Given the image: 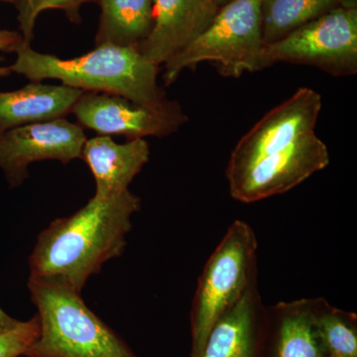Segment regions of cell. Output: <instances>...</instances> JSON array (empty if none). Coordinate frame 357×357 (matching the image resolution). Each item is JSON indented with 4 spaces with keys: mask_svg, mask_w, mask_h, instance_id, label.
<instances>
[{
    "mask_svg": "<svg viewBox=\"0 0 357 357\" xmlns=\"http://www.w3.org/2000/svg\"><path fill=\"white\" fill-rule=\"evenodd\" d=\"M40 333L27 357H136L112 328L91 311L81 292L61 282L29 278Z\"/></svg>",
    "mask_w": 357,
    "mask_h": 357,
    "instance_id": "3957f363",
    "label": "cell"
},
{
    "mask_svg": "<svg viewBox=\"0 0 357 357\" xmlns=\"http://www.w3.org/2000/svg\"><path fill=\"white\" fill-rule=\"evenodd\" d=\"M267 324L255 281L211 328L201 357H264Z\"/></svg>",
    "mask_w": 357,
    "mask_h": 357,
    "instance_id": "7c38bea8",
    "label": "cell"
},
{
    "mask_svg": "<svg viewBox=\"0 0 357 357\" xmlns=\"http://www.w3.org/2000/svg\"><path fill=\"white\" fill-rule=\"evenodd\" d=\"M21 321L8 316L3 310L0 307V333H4L13 331L20 325Z\"/></svg>",
    "mask_w": 357,
    "mask_h": 357,
    "instance_id": "7402d4cb",
    "label": "cell"
},
{
    "mask_svg": "<svg viewBox=\"0 0 357 357\" xmlns=\"http://www.w3.org/2000/svg\"><path fill=\"white\" fill-rule=\"evenodd\" d=\"M354 2L356 0H262L263 44L275 43L310 21Z\"/></svg>",
    "mask_w": 357,
    "mask_h": 357,
    "instance_id": "e0dca14e",
    "label": "cell"
},
{
    "mask_svg": "<svg viewBox=\"0 0 357 357\" xmlns=\"http://www.w3.org/2000/svg\"><path fill=\"white\" fill-rule=\"evenodd\" d=\"M86 140L84 128L65 117L13 128L0 134V169L9 185L18 187L33 162L81 159Z\"/></svg>",
    "mask_w": 357,
    "mask_h": 357,
    "instance_id": "9c48e42d",
    "label": "cell"
},
{
    "mask_svg": "<svg viewBox=\"0 0 357 357\" xmlns=\"http://www.w3.org/2000/svg\"><path fill=\"white\" fill-rule=\"evenodd\" d=\"M321 96L314 89L301 88L285 102L267 112L241 138L227 166L285 151L314 132L321 110Z\"/></svg>",
    "mask_w": 357,
    "mask_h": 357,
    "instance_id": "30bf717a",
    "label": "cell"
},
{
    "mask_svg": "<svg viewBox=\"0 0 357 357\" xmlns=\"http://www.w3.org/2000/svg\"><path fill=\"white\" fill-rule=\"evenodd\" d=\"M317 335L326 357H357V317L318 298L314 310Z\"/></svg>",
    "mask_w": 357,
    "mask_h": 357,
    "instance_id": "ac0fdd59",
    "label": "cell"
},
{
    "mask_svg": "<svg viewBox=\"0 0 357 357\" xmlns=\"http://www.w3.org/2000/svg\"><path fill=\"white\" fill-rule=\"evenodd\" d=\"M149 157V144L144 138L117 143L109 135L86 140L81 154L95 178L98 198H109L128 191L129 185Z\"/></svg>",
    "mask_w": 357,
    "mask_h": 357,
    "instance_id": "4fadbf2b",
    "label": "cell"
},
{
    "mask_svg": "<svg viewBox=\"0 0 357 357\" xmlns=\"http://www.w3.org/2000/svg\"><path fill=\"white\" fill-rule=\"evenodd\" d=\"M23 39L22 34L18 31H11V30L0 29V53H13L16 47L20 46ZM0 61H3V57L0 56ZM11 70L8 67H0V77H7L11 74Z\"/></svg>",
    "mask_w": 357,
    "mask_h": 357,
    "instance_id": "44dd1931",
    "label": "cell"
},
{
    "mask_svg": "<svg viewBox=\"0 0 357 357\" xmlns=\"http://www.w3.org/2000/svg\"><path fill=\"white\" fill-rule=\"evenodd\" d=\"M265 67L276 63L309 65L333 76L357 70L356 2L337 7L266 45Z\"/></svg>",
    "mask_w": 357,
    "mask_h": 357,
    "instance_id": "8992f818",
    "label": "cell"
},
{
    "mask_svg": "<svg viewBox=\"0 0 357 357\" xmlns=\"http://www.w3.org/2000/svg\"><path fill=\"white\" fill-rule=\"evenodd\" d=\"M0 1L9 2V3H13L14 6H17L23 0H0Z\"/></svg>",
    "mask_w": 357,
    "mask_h": 357,
    "instance_id": "cb8c5ba5",
    "label": "cell"
},
{
    "mask_svg": "<svg viewBox=\"0 0 357 357\" xmlns=\"http://www.w3.org/2000/svg\"><path fill=\"white\" fill-rule=\"evenodd\" d=\"M316 302H282L268 309L264 357H326L314 325Z\"/></svg>",
    "mask_w": 357,
    "mask_h": 357,
    "instance_id": "9a60e30c",
    "label": "cell"
},
{
    "mask_svg": "<svg viewBox=\"0 0 357 357\" xmlns=\"http://www.w3.org/2000/svg\"><path fill=\"white\" fill-rule=\"evenodd\" d=\"M141 199L130 191L93 197L70 217L57 218L40 232L29 257V278L64 283L82 293L91 275L122 255L131 218Z\"/></svg>",
    "mask_w": 357,
    "mask_h": 357,
    "instance_id": "6da1fadb",
    "label": "cell"
},
{
    "mask_svg": "<svg viewBox=\"0 0 357 357\" xmlns=\"http://www.w3.org/2000/svg\"><path fill=\"white\" fill-rule=\"evenodd\" d=\"M102 8L96 46H138L153 24V0H96Z\"/></svg>",
    "mask_w": 357,
    "mask_h": 357,
    "instance_id": "2e32d148",
    "label": "cell"
},
{
    "mask_svg": "<svg viewBox=\"0 0 357 357\" xmlns=\"http://www.w3.org/2000/svg\"><path fill=\"white\" fill-rule=\"evenodd\" d=\"M257 248L250 225L236 220L211 253L192 300L190 357H201L211 328L256 281Z\"/></svg>",
    "mask_w": 357,
    "mask_h": 357,
    "instance_id": "277c9868",
    "label": "cell"
},
{
    "mask_svg": "<svg viewBox=\"0 0 357 357\" xmlns=\"http://www.w3.org/2000/svg\"><path fill=\"white\" fill-rule=\"evenodd\" d=\"M13 53L17 58L9 70L31 82L59 79L72 88L123 96L152 109L172 102L158 84L159 66L133 47L98 45L84 55L64 60L33 50L31 45L23 41Z\"/></svg>",
    "mask_w": 357,
    "mask_h": 357,
    "instance_id": "7a4b0ae2",
    "label": "cell"
},
{
    "mask_svg": "<svg viewBox=\"0 0 357 357\" xmlns=\"http://www.w3.org/2000/svg\"><path fill=\"white\" fill-rule=\"evenodd\" d=\"M72 114L83 128L100 135H123L129 139L170 135L187 121L176 102L162 109H152L123 96L96 91H84Z\"/></svg>",
    "mask_w": 357,
    "mask_h": 357,
    "instance_id": "ba28073f",
    "label": "cell"
},
{
    "mask_svg": "<svg viewBox=\"0 0 357 357\" xmlns=\"http://www.w3.org/2000/svg\"><path fill=\"white\" fill-rule=\"evenodd\" d=\"M213 1H215L217 6L220 8V7L225 6V4L229 3V2L232 1V0H213Z\"/></svg>",
    "mask_w": 357,
    "mask_h": 357,
    "instance_id": "603a6c76",
    "label": "cell"
},
{
    "mask_svg": "<svg viewBox=\"0 0 357 357\" xmlns=\"http://www.w3.org/2000/svg\"><path fill=\"white\" fill-rule=\"evenodd\" d=\"M96 0H23L16 6L18 10L21 34L25 43L31 44L34 38V28L37 17L47 9H60L65 11L69 20L74 23L81 22L79 7L86 2Z\"/></svg>",
    "mask_w": 357,
    "mask_h": 357,
    "instance_id": "d6986e66",
    "label": "cell"
},
{
    "mask_svg": "<svg viewBox=\"0 0 357 357\" xmlns=\"http://www.w3.org/2000/svg\"><path fill=\"white\" fill-rule=\"evenodd\" d=\"M330 163L325 143L312 132L290 149L227 167L232 198L244 204L284 194Z\"/></svg>",
    "mask_w": 357,
    "mask_h": 357,
    "instance_id": "52a82bcc",
    "label": "cell"
},
{
    "mask_svg": "<svg viewBox=\"0 0 357 357\" xmlns=\"http://www.w3.org/2000/svg\"><path fill=\"white\" fill-rule=\"evenodd\" d=\"M84 91L66 84L31 82L13 91H0V134L13 128L63 119L72 114Z\"/></svg>",
    "mask_w": 357,
    "mask_h": 357,
    "instance_id": "5bb4252c",
    "label": "cell"
},
{
    "mask_svg": "<svg viewBox=\"0 0 357 357\" xmlns=\"http://www.w3.org/2000/svg\"><path fill=\"white\" fill-rule=\"evenodd\" d=\"M218 10L213 0H153V24L137 50L153 64H165L206 31Z\"/></svg>",
    "mask_w": 357,
    "mask_h": 357,
    "instance_id": "8fae6325",
    "label": "cell"
},
{
    "mask_svg": "<svg viewBox=\"0 0 357 357\" xmlns=\"http://www.w3.org/2000/svg\"><path fill=\"white\" fill-rule=\"evenodd\" d=\"M38 317L21 321L17 328L0 333V357L26 356L32 344L39 337Z\"/></svg>",
    "mask_w": 357,
    "mask_h": 357,
    "instance_id": "ffe728a7",
    "label": "cell"
},
{
    "mask_svg": "<svg viewBox=\"0 0 357 357\" xmlns=\"http://www.w3.org/2000/svg\"><path fill=\"white\" fill-rule=\"evenodd\" d=\"M262 0H232L220 7L203 34L165 63L164 82L169 86L187 68L217 63L225 77L265 69L261 27Z\"/></svg>",
    "mask_w": 357,
    "mask_h": 357,
    "instance_id": "5b68a950",
    "label": "cell"
}]
</instances>
